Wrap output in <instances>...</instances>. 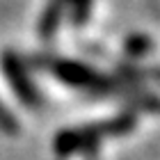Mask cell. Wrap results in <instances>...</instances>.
Wrapping results in <instances>:
<instances>
[{
  "mask_svg": "<svg viewBox=\"0 0 160 160\" xmlns=\"http://www.w3.org/2000/svg\"><path fill=\"white\" fill-rule=\"evenodd\" d=\"M62 2L73 5V18H78V21H85L87 12L92 7V0H62Z\"/></svg>",
  "mask_w": 160,
  "mask_h": 160,
  "instance_id": "1",
  "label": "cell"
}]
</instances>
